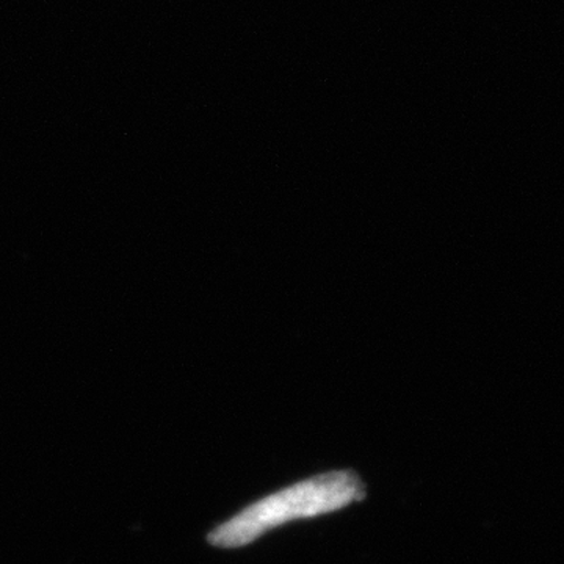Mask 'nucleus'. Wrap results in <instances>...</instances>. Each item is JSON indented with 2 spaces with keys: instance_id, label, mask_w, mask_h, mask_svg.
Here are the masks:
<instances>
[{
  "instance_id": "f257e3e1",
  "label": "nucleus",
  "mask_w": 564,
  "mask_h": 564,
  "mask_svg": "<svg viewBox=\"0 0 564 564\" xmlns=\"http://www.w3.org/2000/svg\"><path fill=\"white\" fill-rule=\"evenodd\" d=\"M362 499L366 488L358 474L334 470L317 475L245 508L217 527L209 534V543L223 549L243 547L282 524L333 513Z\"/></svg>"
}]
</instances>
